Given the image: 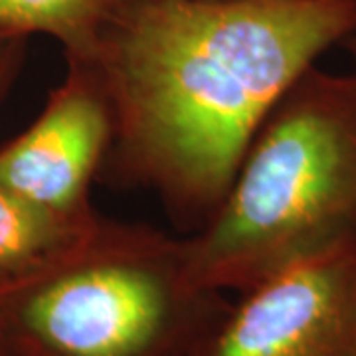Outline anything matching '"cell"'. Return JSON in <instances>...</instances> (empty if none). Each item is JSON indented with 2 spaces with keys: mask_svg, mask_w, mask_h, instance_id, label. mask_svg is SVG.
Returning a JSON list of instances; mask_svg holds the SVG:
<instances>
[{
  "mask_svg": "<svg viewBox=\"0 0 356 356\" xmlns=\"http://www.w3.org/2000/svg\"><path fill=\"white\" fill-rule=\"evenodd\" d=\"M38 117L0 147V180L54 216L86 226L99 216L91 186L113 145V111L95 72L65 62Z\"/></svg>",
  "mask_w": 356,
  "mask_h": 356,
  "instance_id": "5",
  "label": "cell"
},
{
  "mask_svg": "<svg viewBox=\"0 0 356 356\" xmlns=\"http://www.w3.org/2000/svg\"><path fill=\"white\" fill-rule=\"evenodd\" d=\"M191 356H356V242L238 293Z\"/></svg>",
  "mask_w": 356,
  "mask_h": 356,
  "instance_id": "4",
  "label": "cell"
},
{
  "mask_svg": "<svg viewBox=\"0 0 356 356\" xmlns=\"http://www.w3.org/2000/svg\"><path fill=\"white\" fill-rule=\"evenodd\" d=\"M343 46L348 50V54H350V58H353V62H355V72H356V34H353V36H348V38L344 40Z\"/></svg>",
  "mask_w": 356,
  "mask_h": 356,
  "instance_id": "9",
  "label": "cell"
},
{
  "mask_svg": "<svg viewBox=\"0 0 356 356\" xmlns=\"http://www.w3.org/2000/svg\"><path fill=\"white\" fill-rule=\"evenodd\" d=\"M353 34L356 0H125L83 62L113 111L105 168L198 229L269 111Z\"/></svg>",
  "mask_w": 356,
  "mask_h": 356,
  "instance_id": "1",
  "label": "cell"
},
{
  "mask_svg": "<svg viewBox=\"0 0 356 356\" xmlns=\"http://www.w3.org/2000/svg\"><path fill=\"white\" fill-rule=\"evenodd\" d=\"M0 356H18V355H16L13 348H10L8 344H6L4 341H2V339H0Z\"/></svg>",
  "mask_w": 356,
  "mask_h": 356,
  "instance_id": "10",
  "label": "cell"
},
{
  "mask_svg": "<svg viewBox=\"0 0 356 356\" xmlns=\"http://www.w3.org/2000/svg\"><path fill=\"white\" fill-rule=\"evenodd\" d=\"M91 224L79 226L54 216L0 180V281L40 264Z\"/></svg>",
  "mask_w": 356,
  "mask_h": 356,
  "instance_id": "7",
  "label": "cell"
},
{
  "mask_svg": "<svg viewBox=\"0 0 356 356\" xmlns=\"http://www.w3.org/2000/svg\"><path fill=\"white\" fill-rule=\"evenodd\" d=\"M228 303L192 280L182 238L99 216L0 281V339L18 356H191Z\"/></svg>",
  "mask_w": 356,
  "mask_h": 356,
  "instance_id": "3",
  "label": "cell"
},
{
  "mask_svg": "<svg viewBox=\"0 0 356 356\" xmlns=\"http://www.w3.org/2000/svg\"><path fill=\"white\" fill-rule=\"evenodd\" d=\"M356 242V72L309 67L269 111L214 214L182 238L191 277L240 293Z\"/></svg>",
  "mask_w": 356,
  "mask_h": 356,
  "instance_id": "2",
  "label": "cell"
},
{
  "mask_svg": "<svg viewBox=\"0 0 356 356\" xmlns=\"http://www.w3.org/2000/svg\"><path fill=\"white\" fill-rule=\"evenodd\" d=\"M125 0H0V36H48L65 62H86Z\"/></svg>",
  "mask_w": 356,
  "mask_h": 356,
  "instance_id": "6",
  "label": "cell"
},
{
  "mask_svg": "<svg viewBox=\"0 0 356 356\" xmlns=\"http://www.w3.org/2000/svg\"><path fill=\"white\" fill-rule=\"evenodd\" d=\"M28 40L26 38H2L0 36V103L13 89L26 62Z\"/></svg>",
  "mask_w": 356,
  "mask_h": 356,
  "instance_id": "8",
  "label": "cell"
}]
</instances>
